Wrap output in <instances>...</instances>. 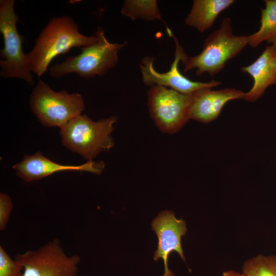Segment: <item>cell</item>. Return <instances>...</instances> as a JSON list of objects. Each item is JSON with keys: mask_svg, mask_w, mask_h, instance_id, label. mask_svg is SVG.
Here are the masks:
<instances>
[{"mask_svg": "<svg viewBox=\"0 0 276 276\" xmlns=\"http://www.w3.org/2000/svg\"><path fill=\"white\" fill-rule=\"evenodd\" d=\"M29 104L32 112L42 125L60 128L81 115L85 108L80 94H69L65 90L55 91L41 79L32 90Z\"/></svg>", "mask_w": 276, "mask_h": 276, "instance_id": "cell-5", "label": "cell"}, {"mask_svg": "<svg viewBox=\"0 0 276 276\" xmlns=\"http://www.w3.org/2000/svg\"><path fill=\"white\" fill-rule=\"evenodd\" d=\"M234 2V0H194L185 22L188 26L203 33L212 27L218 15Z\"/></svg>", "mask_w": 276, "mask_h": 276, "instance_id": "cell-14", "label": "cell"}, {"mask_svg": "<svg viewBox=\"0 0 276 276\" xmlns=\"http://www.w3.org/2000/svg\"><path fill=\"white\" fill-rule=\"evenodd\" d=\"M81 276H86V275H81Z\"/></svg>", "mask_w": 276, "mask_h": 276, "instance_id": "cell-21", "label": "cell"}, {"mask_svg": "<svg viewBox=\"0 0 276 276\" xmlns=\"http://www.w3.org/2000/svg\"><path fill=\"white\" fill-rule=\"evenodd\" d=\"M248 36L234 35L231 19L223 18L219 28L204 40L200 54L188 56L182 48L180 61L184 65L183 71L186 73L195 68L197 76L205 73L214 76L224 68L228 60L237 56L248 44Z\"/></svg>", "mask_w": 276, "mask_h": 276, "instance_id": "cell-2", "label": "cell"}, {"mask_svg": "<svg viewBox=\"0 0 276 276\" xmlns=\"http://www.w3.org/2000/svg\"><path fill=\"white\" fill-rule=\"evenodd\" d=\"M117 121L116 116L94 121L86 115H79L60 128L62 143L71 151L92 161L100 152L113 147L111 134Z\"/></svg>", "mask_w": 276, "mask_h": 276, "instance_id": "cell-3", "label": "cell"}, {"mask_svg": "<svg viewBox=\"0 0 276 276\" xmlns=\"http://www.w3.org/2000/svg\"><path fill=\"white\" fill-rule=\"evenodd\" d=\"M121 13L132 20H163L155 0H126L123 3Z\"/></svg>", "mask_w": 276, "mask_h": 276, "instance_id": "cell-16", "label": "cell"}, {"mask_svg": "<svg viewBox=\"0 0 276 276\" xmlns=\"http://www.w3.org/2000/svg\"><path fill=\"white\" fill-rule=\"evenodd\" d=\"M95 34L99 38L97 43L81 48L80 54L69 56L62 62L51 66V76L58 78L76 73L81 77L88 78L104 76L114 67L118 62V53L127 42H110L100 27L97 28Z\"/></svg>", "mask_w": 276, "mask_h": 276, "instance_id": "cell-4", "label": "cell"}, {"mask_svg": "<svg viewBox=\"0 0 276 276\" xmlns=\"http://www.w3.org/2000/svg\"><path fill=\"white\" fill-rule=\"evenodd\" d=\"M152 229L158 238L157 250L154 252L153 259H163L165 272L163 276H174L168 267V258L173 251H176L180 258L185 261L181 245V238L187 231L186 222L177 219L173 212L166 210L160 212L151 223Z\"/></svg>", "mask_w": 276, "mask_h": 276, "instance_id": "cell-10", "label": "cell"}, {"mask_svg": "<svg viewBox=\"0 0 276 276\" xmlns=\"http://www.w3.org/2000/svg\"><path fill=\"white\" fill-rule=\"evenodd\" d=\"M242 272L247 276H276V257L259 255L244 262Z\"/></svg>", "mask_w": 276, "mask_h": 276, "instance_id": "cell-17", "label": "cell"}, {"mask_svg": "<svg viewBox=\"0 0 276 276\" xmlns=\"http://www.w3.org/2000/svg\"><path fill=\"white\" fill-rule=\"evenodd\" d=\"M104 167L103 162L93 160L80 165H61L48 159L39 151L31 155H24L20 162L13 166L16 174L26 182L39 180L61 171H86L100 174Z\"/></svg>", "mask_w": 276, "mask_h": 276, "instance_id": "cell-11", "label": "cell"}, {"mask_svg": "<svg viewBox=\"0 0 276 276\" xmlns=\"http://www.w3.org/2000/svg\"><path fill=\"white\" fill-rule=\"evenodd\" d=\"M23 266L22 276H77L80 257L67 256L60 241L54 239L35 250H28L15 258Z\"/></svg>", "mask_w": 276, "mask_h": 276, "instance_id": "cell-7", "label": "cell"}, {"mask_svg": "<svg viewBox=\"0 0 276 276\" xmlns=\"http://www.w3.org/2000/svg\"><path fill=\"white\" fill-rule=\"evenodd\" d=\"M167 31L168 35L173 38L176 47L174 59L171 68L165 73H159L154 68L153 58L151 57L144 58L140 64L144 84L150 86L157 85L169 87L183 94H190L199 89L205 87L212 88L220 85V82L214 80H212L209 82L194 81L180 73L178 70V64L180 61L181 51L182 48L168 27Z\"/></svg>", "mask_w": 276, "mask_h": 276, "instance_id": "cell-9", "label": "cell"}, {"mask_svg": "<svg viewBox=\"0 0 276 276\" xmlns=\"http://www.w3.org/2000/svg\"><path fill=\"white\" fill-rule=\"evenodd\" d=\"M222 276H247L244 273H240L232 270L224 271L222 273Z\"/></svg>", "mask_w": 276, "mask_h": 276, "instance_id": "cell-20", "label": "cell"}, {"mask_svg": "<svg viewBox=\"0 0 276 276\" xmlns=\"http://www.w3.org/2000/svg\"><path fill=\"white\" fill-rule=\"evenodd\" d=\"M199 89L190 94V119L208 123L217 119L224 105L231 100L244 99L245 93L234 88Z\"/></svg>", "mask_w": 276, "mask_h": 276, "instance_id": "cell-12", "label": "cell"}, {"mask_svg": "<svg viewBox=\"0 0 276 276\" xmlns=\"http://www.w3.org/2000/svg\"><path fill=\"white\" fill-rule=\"evenodd\" d=\"M240 70L250 75L254 80L253 86L245 93L244 99L255 102L262 96L269 86L276 84V45L267 46L253 63L241 67Z\"/></svg>", "mask_w": 276, "mask_h": 276, "instance_id": "cell-13", "label": "cell"}, {"mask_svg": "<svg viewBox=\"0 0 276 276\" xmlns=\"http://www.w3.org/2000/svg\"><path fill=\"white\" fill-rule=\"evenodd\" d=\"M265 7L261 9V26L258 31L248 35L249 44L256 48L263 41L276 45V0L264 1Z\"/></svg>", "mask_w": 276, "mask_h": 276, "instance_id": "cell-15", "label": "cell"}, {"mask_svg": "<svg viewBox=\"0 0 276 276\" xmlns=\"http://www.w3.org/2000/svg\"><path fill=\"white\" fill-rule=\"evenodd\" d=\"M190 94L164 86H150L147 92L149 114L162 132L176 133L190 119Z\"/></svg>", "mask_w": 276, "mask_h": 276, "instance_id": "cell-8", "label": "cell"}, {"mask_svg": "<svg viewBox=\"0 0 276 276\" xmlns=\"http://www.w3.org/2000/svg\"><path fill=\"white\" fill-rule=\"evenodd\" d=\"M13 209V203L7 194L0 193V229L4 231L9 221Z\"/></svg>", "mask_w": 276, "mask_h": 276, "instance_id": "cell-19", "label": "cell"}, {"mask_svg": "<svg viewBox=\"0 0 276 276\" xmlns=\"http://www.w3.org/2000/svg\"><path fill=\"white\" fill-rule=\"evenodd\" d=\"M23 266L0 245V276H22Z\"/></svg>", "mask_w": 276, "mask_h": 276, "instance_id": "cell-18", "label": "cell"}, {"mask_svg": "<svg viewBox=\"0 0 276 276\" xmlns=\"http://www.w3.org/2000/svg\"><path fill=\"white\" fill-rule=\"evenodd\" d=\"M95 34L86 36L79 32L74 20L69 16L54 17L43 28L35 39V45L26 54L29 70L38 77L47 71L53 59L73 48H82L97 43Z\"/></svg>", "mask_w": 276, "mask_h": 276, "instance_id": "cell-1", "label": "cell"}, {"mask_svg": "<svg viewBox=\"0 0 276 276\" xmlns=\"http://www.w3.org/2000/svg\"><path fill=\"white\" fill-rule=\"evenodd\" d=\"M14 5V0L0 1V32L4 44L0 51V77L21 79L33 85V78L22 50L24 37L19 34L16 27L19 19Z\"/></svg>", "mask_w": 276, "mask_h": 276, "instance_id": "cell-6", "label": "cell"}]
</instances>
